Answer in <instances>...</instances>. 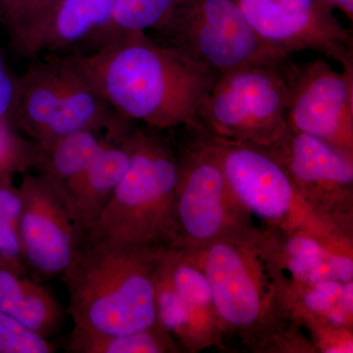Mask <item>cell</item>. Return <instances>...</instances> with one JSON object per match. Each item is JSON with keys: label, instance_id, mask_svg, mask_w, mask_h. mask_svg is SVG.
I'll use <instances>...</instances> for the list:
<instances>
[{"label": "cell", "instance_id": "23", "mask_svg": "<svg viewBox=\"0 0 353 353\" xmlns=\"http://www.w3.org/2000/svg\"><path fill=\"white\" fill-rule=\"evenodd\" d=\"M57 345L50 339L0 313V353H53Z\"/></svg>", "mask_w": 353, "mask_h": 353}, {"label": "cell", "instance_id": "17", "mask_svg": "<svg viewBox=\"0 0 353 353\" xmlns=\"http://www.w3.org/2000/svg\"><path fill=\"white\" fill-rule=\"evenodd\" d=\"M129 126L109 130H85L55 139L48 145H34L32 167L48 176L62 190L81 175L95 155L110 139L119 137Z\"/></svg>", "mask_w": 353, "mask_h": 353}, {"label": "cell", "instance_id": "2", "mask_svg": "<svg viewBox=\"0 0 353 353\" xmlns=\"http://www.w3.org/2000/svg\"><path fill=\"white\" fill-rule=\"evenodd\" d=\"M194 252L212 290L222 336L234 334L252 350L289 340L297 319L263 230L239 228Z\"/></svg>", "mask_w": 353, "mask_h": 353}, {"label": "cell", "instance_id": "21", "mask_svg": "<svg viewBox=\"0 0 353 353\" xmlns=\"http://www.w3.org/2000/svg\"><path fill=\"white\" fill-rule=\"evenodd\" d=\"M22 199L12 174L0 175V265L28 273L20 243Z\"/></svg>", "mask_w": 353, "mask_h": 353}, {"label": "cell", "instance_id": "24", "mask_svg": "<svg viewBox=\"0 0 353 353\" xmlns=\"http://www.w3.org/2000/svg\"><path fill=\"white\" fill-rule=\"evenodd\" d=\"M34 158V143L28 145L11 131L8 122H0V175L27 170Z\"/></svg>", "mask_w": 353, "mask_h": 353}, {"label": "cell", "instance_id": "26", "mask_svg": "<svg viewBox=\"0 0 353 353\" xmlns=\"http://www.w3.org/2000/svg\"><path fill=\"white\" fill-rule=\"evenodd\" d=\"M27 0H0V23L6 28L9 36L17 29Z\"/></svg>", "mask_w": 353, "mask_h": 353}, {"label": "cell", "instance_id": "12", "mask_svg": "<svg viewBox=\"0 0 353 353\" xmlns=\"http://www.w3.org/2000/svg\"><path fill=\"white\" fill-rule=\"evenodd\" d=\"M268 150L289 174L311 214L350 231L352 157L322 139L292 131Z\"/></svg>", "mask_w": 353, "mask_h": 353}, {"label": "cell", "instance_id": "27", "mask_svg": "<svg viewBox=\"0 0 353 353\" xmlns=\"http://www.w3.org/2000/svg\"><path fill=\"white\" fill-rule=\"evenodd\" d=\"M347 1L348 2V1H350V0H347Z\"/></svg>", "mask_w": 353, "mask_h": 353}, {"label": "cell", "instance_id": "11", "mask_svg": "<svg viewBox=\"0 0 353 353\" xmlns=\"http://www.w3.org/2000/svg\"><path fill=\"white\" fill-rule=\"evenodd\" d=\"M290 131L326 141L353 157V65L343 71L324 60L285 65Z\"/></svg>", "mask_w": 353, "mask_h": 353}, {"label": "cell", "instance_id": "20", "mask_svg": "<svg viewBox=\"0 0 353 353\" xmlns=\"http://www.w3.org/2000/svg\"><path fill=\"white\" fill-rule=\"evenodd\" d=\"M179 1L116 0L110 23L95 48L123 34L157 31L168 19Z\"/></svg>", "mask_w": 353, "mask_h": 353}, {"label": "cell", "instance_id": "8", "mask_svg": "<svg viewBox=\"0 0 353 353\" xmlns=\"http://www.w3.org/2000/svg\"><path fill=\"white\" fill-rule=\"evenodd\" d=\"M224 174L241 210L279 231L319 222L303 203L283 165L268 150L234 143L199 131Z\"/></svg>", "mask_w": 353, "mask_h": 353}, {"label": "cell", "instance_id": "18", "mask_svg": "<svg viewBox=\"0 0 353 353\" xmlns=\"http://www.w3.org/2000/svg\"><path fill=\"white\" fill-rule=\"evenodd\" d=\"M290 289L296 319H304L316 332L352 328L353 281L324 280Z\"/></svg>", "mask_w": 353, "mask_h": 353}, {"label": "cell", "instance_id": "22", "mask_svg": "<svg viewBox=\"0 0 353 353\" xmlns=\"http://www.w3.org/2000/svg\"><path fill=\"white\" fill-rule=\"evenodd\" d=\"M61 0H27L17 29L10 37L14 46L26 55L41 52L44 32L53 11Z\"/></svg>", "mask_w": 353, "mask_h": 353}, {"label": "cell", "instance_id": "16", "mask_svg": "<svg viewBox=\"0 0 353 353\" xmlns=\"http://www.w3.org/2000/svg\"><path fill=\"white\" fill-rule=\"evenodd\" d=\"M116 0H61L46 27L41 51L60 52L85 43L97 46L108 29Z\"/></svg>", "mask_w": 353, "mask_h": 353}, {"label": "cell", "instance_id": "10", "mask_svg": "<svg viewBox=\"0 0 353 353\" xmlns=\"http://www.w3.org/2000/svg\"><path fill=\"white\" fill-rule=\"evenodd\" d=\"M19 190L21 252L28 274L39 282L61 278L82 252L85 232L63 190L48 176L26 173Z\"/></svg>", "mask_w": 353, "mask_h": 353}, {"label": "cell", "instance_id": "15", "mask_svg": "<svg viewBox=\"0 0 353 353\" xmlns=\"http://www.w3.org/2000/svg\"><path fill=\"white\" fill-rule=\"evenodd\" d=\"M0 313L48 339L64 321L61 304L46 285L4 265H0Z\"/></svg>", "mask_w": 353, "mask_h": 353}, {"label": "cell", "instance_id": "6", "mask_svg": "<svg viewBox=\"0 0 353 353\" xmlns=\"http://www.w3.org/2000/svg\"><path fill=\"white\" fill-rule=\"evenodd\" d=\"M287 62L252 65L216 76L199 108L196 130L225 141L273 148L290 131Z\"/></svg>", "mask_w": 353, "mask_h": 353}, {"label": "cell", "instance_id": "13", "mask_svg": "<svg viewBox=\"0 0 353 353\" xmlns=\"http://www.w3.org/2000/svg\"><path fill=\"white\" fill-rule=\"evenodd\" d=\"M260 38L290 57L313 50L352 65V37L328 0H234Z\"/></svg>", "mask_w": 353, "mask_h": 353}, {"label": "cell", "instance_id": "1", "mask_svg": "<svg viewBox=\"0 0 353 353\" xmlns=\"http://www.w3.org/2000/svg\"><path fill=\"white\" fill-rule=\"evenodd\" d=\"M72 57L121 119L161 131L196 129L217 76L146 32L123 34Z\"/></svg>", "mask_w": 353, "mask_h": 353}, {"label": "cell", "instance_id": "5", "mask_svg": "<svg viewBox=\"0 0 353 353\" xmlns=\"http://www.w3.org/2000/svg\"><path fill=\"white\" fill-rule=\"evenodd\" d=\"M12 120L37 146L85 130L128 124L88 82L72 55L34 62L18 77Z\"/></svg>", "mask_w": 353, "mask_h": 353}, {"label": "cell", "instance_id": "25", "mask_svg": "<svg viewBox=\"0 0 353 353\" xmlns=\"http://www.w3.org/2000/svg\"><path fill=\"white\" fill-rule=\"evenodd\" d=\"M17 92L18 78L8 68L0 52V122L9 123L13 119Z\"/></svg>", "mask_w": 353, "mask_h": 353}, {"label": "cell", "instance_id": "3", "mask_svg": "<svg viewBox=\"0 0 353 353\" xmlns=\"http://www.w3.org/2000/svg\"><path fill=\"white\" fill-rule=\"evenodd\" d=\"M162 248L83 245L61 277L74 330L130 334L157 326L155 276Z\"/></svg>", "mask_w": 353, "mask_h": 353}, {"label": "cell", "instance_id": "9", "mask_svg": "<svg viewBox=\"0 0 353 353\" xmlns=\"http://www.w3.org/2000/svg\"><path fill=\"white\" fill-rule=\"evenodd\" d=\"M178 153L175 234L170 248L196 250L239 228L250 226L232 196L213 153L196 129Z\"/></svg>", "mask_w": 353, "mask_h": 353}, {"label": "cell", "instance_id": "14", "mask_svg": "<svg viewBox=\"0 0 353 353\" xmlns=\"http://www.w3.org/2000/svg\"><path fill=\"white\" fill-rule=\"evenodd\" d=\"M132 127L121 136L110 139L85 171L63 190L85 236L129 168Z\"/></svg>", "mask_w": 353, "mask_h": 353}, {"label": "cell", "instance_id": "4", "mask_svg": "<svg viewBox=\"0 0 353 353\" xmlns=\"http://www.w3.org/2000/svg\"><path fill=\"white\" fill-rule=\"evenodd\" d=\"M161 130L132 127L129 168L85 245L170 248L175 234L178 153Z\"/></svg>", "mask_w": 353, "mask_h": 353}, {"label": "cell", "instance_id": "19", "mask_svg": "<svg viewBox=\"0 0 353 353\" xmlns=\"http://www.w3.org/2000/svg\"><path fill=\"white\" fill-rule=\"evenodd\" d=\"M180 348L159 325L130 334H90L72 331L67 352L166 353Z\"/></svg>", "mask_w": 353, "mask_h": 353}, {"label": "cell", "instance_id": "7", "mask_svg": "<svg viewBox=\"0 0 353 353\" xmlns=\"http://www.w3.org/2000/svg\"><path fill=\"white\" fill-rule=\"evenodd\" d=\"M155 32L158 41L217 75L290 57L260 38L234 0H180Z\"/></svg>", "mask_w": 353, "mask_h": 353}]
</instances>
